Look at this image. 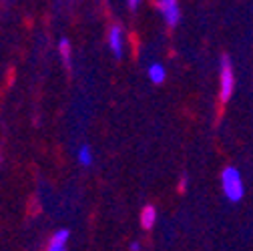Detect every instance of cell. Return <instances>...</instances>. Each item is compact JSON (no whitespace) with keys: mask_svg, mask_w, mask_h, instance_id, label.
<instances>
[{"mask_svg":"<svg viewBox=\"0 0 253 251\" xmlns=\"http://www.w3.org/2000/svg\"><path fill=\"white\" fill-rule=\"evenodd\" d=\"M221 187H223V195H225L231 203L241 201L243 195H245L241 173H239L235 167H225V169H223V173H221Z\"/></svg>","mask_w":253,"mask_h":251,"instance_id":"1","label":"cell"},{"mask_svg":"<svg viewBox=\"0 0 253 251\" xmlns=\"http://www.w3.org/2000/svg\"><path fill=\"white\" fill-rule=\"evenodd\" d=\"M233 88H235V77H233V67H231V60L227 54H223L221 58V101L227 103L233 95Z\"/></svg>","mask_w":253,"mask_h":251,"instance_id":"2","label":"cell"},{"mask_svg":"<svg viewBox=\"0 0 253 251\" xmlns=\"http://www.w3.org/2000/svg\"><path fill=\"white\" fill-rule=\"evenodd\" d=\"M157 8L161 10L165 22L169 26H177L179 20H181V10H179V4L175 0H161V2H157Z\"/></svg>","mask_w":253,"mask_h":251,"instance_id":"3","label":"cell"},{"mask_svg":"<svg viewBox=\"0 0 253 251\" xmlns=\"http://www.w3.org/2000/svg\"><path fill=\"white\" fill-rule=\"evenodd\" d=\"M109 44H111V50L117 58L123 56V28L119 24H115L111 30H109Z\"/></svg>","mask_w":253,"mask_h":251,"instance_id":"4","label":"cell"},{"mask_svg":"<svg viewBox=\"0 0 253 251\" xmlns=\"http://www.w3.org/2000/svg\"><path fill=\"white\" fill-rule=\"evenodd\" d=\"M157 221V209L153 205H145V209L141 211V225L143 229H151Z\"/></svg>","mask_w":253,"mask_h":251,"instance_id":"5","label":"cell"},{"mask_svg":"<svg viewBox=\"0 0 253 251\" xmlns=\"http://www.w3.org/2000/svg\"><path fill=\"white\" fill-rule=\"evenodd\" d=\"M147 75H149V79L155 83V84H161L163 81H165V67L163 65H157V62H155V65H151L149 67V71H147Z\"/></svg>","mask_w":253,"mask_h":251,"instance_id":"6","label":"cell"},{"mask_svg":"<svg viewBox=\"0 0 253 251\" xmlns=\"http://www.w3.org/2000/svg\"><path fill=\"white\" fill-rule=\"evenodd\" d=\"M58 48H60V56H62V60H65L67 69H71V42L67 39H60Z\"/></svg>","mask_w":253,"mask_h":251,"instance_id":"7","label":"cell"},{"mask_svg":"<svg viewBox=\"0 0 253 251\" xmlns=\"http://www.w3.org/2000/svg\"><path fill=\"white\" fill-rule=\"evenodd\" d=\"M79 163L84 165V167H90L92 165V153H90V149L86 145H83L79 149Z\"/></svg>","mask_w":253,"mask_h":251,"instance_id":"8","label":"cell"},{"mask_svg":"<svg viewBox=\"0 0 253 251\" xmlns=\"http://www.w3.org/2000/svg\"><path fill=\"white\" fill-rule=\"evenodd\" d=\"M187 185H189V177H187V175H183V177H181V181H179V191H181V193L187 189Z\"/></svg>","mask_w":253,"mask_h":251,"instance_id":"9","label":"cell"},{"mask_svg":"<svg viewBox=\"0 0 253 251\" xmlns=\"http://www.w3.org/2000/svg\"><path fill=\"white\" fill-rule=\"evenodd\" d=\"M126 6H129L131 10H135V8H139V0H129V2H126Z\"/></svg>","mask_w":253,"mask_h":251,"instance_id":"10","label":"cell"},{"mask_svg":"<svg viewBox=\"0 0 253 251\" xmlns=\"http://www.w3.org/2000/svg\"><path fill=\"white\" fill-rule=\"evenodd\" d=\"M131 251H141V243H131Z\"/></svg>","mask_w":253,"mask_h":251,"instance_id":"11","label":"cell"}]
</instances>
